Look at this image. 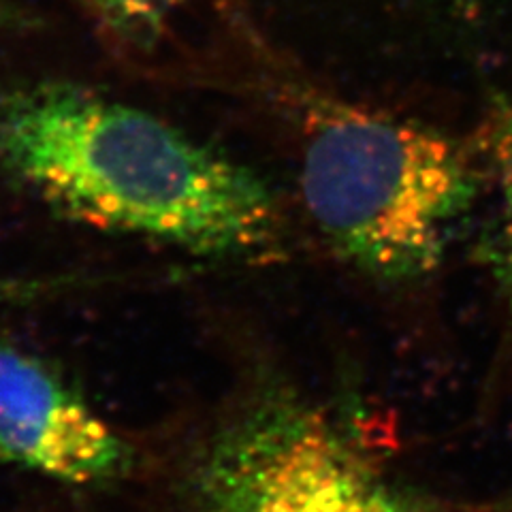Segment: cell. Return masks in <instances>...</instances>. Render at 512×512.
<instances>
[{
	"instance_id": "cell-1",
	"label": "cell",
	"mask_w": 512,
	"mask_h": 512,
	"mask_svg": "<svg viewBox=\"0 0 512 512\" xmlns=\"http://www.w3.org/2000/svg\"><path fill=\"white\" fill-rule=\"evenodd\" d=\"M0 165L54 210L205 256H263L280 239L256 175L148 111L75 84L0 94Z\"/></svg>"
},
{
	"instance_id": "cell-3",
	"label": "cell",
	"mask_w": 512,
	"mask_h": 512,
	"mask_svg": "<svg viewBox=\"0 0 512 512\" xmlns=\"http://www.w3.org/2000/svg\"><path fill=\"white\" fill-rule=\"evenodd\" d=\"M190 512L448 510L389 478L323 410L291 393H267L203 448Z\"/></svg>"
},
{
	"instance_id": "cell-5",
	"label": "cell",
	"mask_w": 512,
	"mask_h": 512,
	"mask_svg": "<svg viewBox=\"0 0 512 512\" xmlns=\"http://www.w3.org/2000/svg\"><path fill=\"white\" fill-rule=\"evenodd\" d=\"M92 20L116 35L143 41L163 28L184 0H79Z\"/></svg>"
},
{
	"instance_id": "cell-2",
	"label": "cell",
	"mask_w": 512,
	"mask_h": 512,
	"mask_svg": "<svg viewBox=\"0 0 512 512\" xmlns=\"http://www.w3.org/2000/svg\"><path fill=\"white\" fill-rule=\"evenodd\" d=\"M301 192L346 261L402 282L442 263L474 199V178L466 156L434 128L320 101L303 135Z\"/></svg>"
},
{
	"instance_id": "cell-4",
	"label": "cell",
	"mask_w": 512,
	"mask_h": 512,
	"mask_svg": "<svg viewBox=\"0 0 512 512\" xmlns=\"http://www.w3.org/2000/svg\"><path fill=\"white\" fill-rule=\"evenodd\" d=\"M0 459L92 485L128 466V448L50 367L0 344Z\"/></svg>"
},
{
	"instance_id": "cell-8",
	"label": "cell",
	"mask_w": 512,
	"mask_h": 512,
	"mask_svg": "<svg viewBox=\"0 0 512 512\" xmlns=\"http://www.w3.org/2000/svg\"><path fill=\"white\" fill-rule=\"evenodd\" d=\"M7 20V11H5V5L0 3V22H5Z\"/></svg>"
},
{
	"instance_id": "cell-7",
	"label": "cell",
	"mask_w": 512,
	"mask_h": 512,
	"mask_svg": "<svg viewBox=\"0 0 512 512\" xmlns=\"http://www.w3.org/2000/svg\"><path fill=\"white\" fill-rule=\"evenodd\" d=\"M20 286L18 284H7L5 280H0V301L7 299V297H15L20 295Z\"/></svg>"
},
{
	"instance_id": "cell-6",
	"label": "cell",
	"mask_w": 512,
	"mask_h": 512,
	"mask_svg": "<svg viewBox=\"0 0 512 512\" xmlns=\"http://www.w3.org/2000/svg\"><path fill=\"white\" fill-rule=\"evenodd\" d=\"M502 276L512 291V131L504 165V218H502Z\"/></svg>"
}]
</instances>
